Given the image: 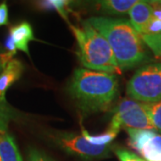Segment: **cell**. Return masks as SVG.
<instances>
[{"label":"cell","mask_w":161,"mask_h":161,"mask_svg":"<svg viewBox=\"0 0 161 161\" xmlns=\"http://www.w3.org/2000/svg\"><path fill=\"white\" fill-rule=\"evenodd\" d=\"M158 3H159V4H161V1H158Z\"/></svg>","instance_id":"23"},{"label":"cell","mask_w":161,"mask_h":161,"mask_svg":"<svg viewBox=\"0 0 161 161\" xmlns=\"http://www.w3.org/2000/svg\"><path fill=\"white\" fill-rule=\"evenodd\" d=\"M3 68V66H2V64H1V61H0V70Z\"/></svg>","instance_id":"22"},{"label":"cell","mask_w":161,"mask_h":161,"mask_svg":"<svg viewBox=\"0 0 161 161\" xmlns=\"http://www.w3.org/2000/svg\"><path fill=\"white\" fill-rule=\"evenodd\" d=\"M8 24V7L6 3L0 4V27Z\"/></svg>","instance_id":"20"},{"label":"cell","mask_w":161,"mask_h":161,"mask_svg":"<svg viewBox=\"0 0 161 161\" xmlns=\"http://www.w3.org/2000/svg\"><path fill=\"white\" fill-rule=\"evenodd\" d=\"M40 6L45 10L53 9L57 11L62 17L68 23L67 20V13L69 12L68 6L70 5L69 1L65 0H49V1H42L40 2Z\"/></svg>","instance_id":"15"},{"label":"cell","mask_w":161,"mask_h":161,"mask_svg":"<svg viewBox=\"0 0 161 161\" xmlns=\"http://www.w3.org/2000/svg\"><path fill=\"white\" fill-rule=\"evenodd\" d=\"M19 114L6 101L0 100V121L9 124L10 121L17 120Z\"/></svg>","instance_id":"17"},{"label":"cell","mask_w":161,"mask_h":161,"mask_svg":"<svg viewBox=\"0 0 161 161\" xmlns=\"http://www.w3.org/2000/svg\"><path fill=\"white\" fill-rule=\"evenodd\" d=\"M120 128L121 125L118 124V122H116L115 119L112 118L108 129L103 133L99 135H91L87 131L82 130L81 135L86 139L90 143L97 145V146H105V145H109L110 142L116 137Z\"/></svg>","instance_id":"14"},{"label":"cell","mask_w":161,"mask_h":161,"mask_svg":"<svg viewBox=\"0 0 161 161\" xmlns=\"http://www.w3.org/2000/svg\"><path fill=\"white\" fill-rule=\"evenodd\" d=\"M87 22L108 41L121 70L137 66L147 59L143 41L130 21L96 16Z\"/></svg>","instance_id":"2"},{"label":"cell","mask_w":161,"mask_h":161,"mask_svg":"<svg viewBox=\"0 0 161 161\" xmlns=\"http://www.w3.org/2000/svg\"><path fill=\"white\" fill-rule=\"evenodd\" d=\"M7 129H8V124L6 122L0 121V132L5 133L7 132Z\"/></svg>","instance_id":"21"},{"label":"cell","mask_w":161,"mask_h":161,"mask_svg":"<svg viewBox=\"0 0 161 161\" xmlns=\"http://www.w3.org/2000/svg\"><path fill=\"white\" fill-rule=\"evenodd\" d=\"M130 137V145L146 161H161V134L154 130L125 128Z\"/></svg>","instance_id":"7"},{"label":"cell","mask_w":161,"mask_h":161,"mask_svg":"<svg viewBox=\"0 0 161 161\" xmlns=\"http://www.w3.org/2000/svg\"><path fill=\"white\" fill-rule=\"evenodd\" d=\"M70 96L84 114L107 110L118 93V80L114 75L80 68L70 82Z\"/></svg>","instance_id":"1"},{"label":"cell","mask_w":161,"mask_h":161,"mask_svg":"<svg viewBox=\"0 0 161 161\" xmlns=\"http://www.w3.org/2000/svg\"><path fill=\"white\" fill-rule=\"evenodd\" d=\"M75 35L79 51L78 57L85 69L108 74H121L108 41L87 21L81 27L69 25Z\"/></svg>","instance_id":"3"},{"label":"cell","mask_w":161,"mask_h":161,"mask_svg":"<svg viewBox=\"0 0 161 161\" xmlns=\"http://www.w3.org/2000/svg\"><path fill=\"white\" fill-rule=\"evenodd\" d=\"M146 108L155 130L161 132V101L158 103L146 104Z\"/></svg>","instance_id":"16"},{"label":"cell","mask_w":161,"mask_h":161,"mask_svg":"<svg viewBox=\"0 0 161 161\" xmlns=\"http://www.w3.org/2000/svg\"><path fill=\"white\" fill-rule=\"evenodd\" d=\"M52 140L64 152L85 160L100 159L109 157L111 146H97L90 143L81 134L74 132L55 133Z\"/></svg>","instance_id":"5"},{"label":"cell","mask_w":161,"mask_h":161,"mask_svg":"<svg viewBox=\"0 0 161 161\" xmlns=\"http://www.w3.org/2000/svg\"><path fill=\"white\" fill-rule=\"evenodd\" d=\"M153 11V6L148 1H138L130 10V23L139 35L152 20Z\"/></svg>","instance_id":"8"},{"label":"cell","mask_w":161,"mask_h":161,"mask_svg":"<svg viewBox=\"0 0 161 161\" xmlns=\"http://www.w3.org/2000/svg\"><path fill=\"white\" fill-rule=\"evenodd\" d=\"M23 71V64L16 59H12L5 66L0 74V100L6 101V91L21 77Z\"/></svg>","instance_id":"10"},{"label":"cell","mask_w":161,"mask_h":161,"mask_svg":"<svg viewBox=\"0 0 161 161\" xmlns=\"http://www.w3.org/2000/svg\"><path fill=\"white\" fill-rule=\"evenodd\" d=\"M130 98L145 104L161 101V63L149 64L136 71L126 87Z\"/></svg>","instance_id":"4"},{"label":"cell","mask_w":161,"mask_h":161,"mask_svg":"<svg viewBox=\"0 0 161 161\" xmlns=\"http://www.w3.org/2000/svg\"><path fill=\"white\" fill-rule=\"evenodd\" d=\"M28 159L29 161H56L49 156L47 155L46 153L37 149H31L29 150Z\"/></svg>","instance_id":"19"},{"label":"cell","mask_w":161,"mask_h":161,"mask_svg":"<svg viewBox=\"0 0 161 161\" xmlns=\"http://www.w3.org/2000/svg\"><path fill=\"white\" fill-rule=\"evenodd\" d=\"M113 119L117 121L121 127L136 130H155L146 104L132 98H124L118 104Z\"/></svg>","instance_id":"6"},{"label":"cell","mask_w":161,"mask_h":161,"mask_svg":"<svg viewBox=\"0 0 161 161\" xmlns=\"http://www.w3.org/2000/svg\"><path fill=\"white\" fill-rule=\"evenodd\" d=\"M9 36L16 49L22 50L30 56L29 43L35 40L33 31L29 23H21L10 28Z\"/></svg>","instance_id":"11"},{"label":"cell","mask_w":161,"mask_h":161,"mask_svg":"<svg viewBox=\"0 0 161 161\" xmlns=\"http://www.w3.org/2000/svg\"><path fill=\"white\" fill-rule=\"evenodd\" d=\"M140 37L156 58H161V20L153 15L152 20L140 34Z\"/></svg>","instance_id":"9"},{"label":"cell","mask_w":161,"mask_h":161,"mask_svg":"<svg viewBox=\"0 0 161 161\" xmlns=\"http://www.w3.org/2000/svg\"><path fill=\"white\" fill-rule=\"evenodd\" d=\"M138 0H103L98 2V10L108 14H124L129 13Z\"/></svg>","instance_id":"13"},{"label":"cell","mask_w":161,"mask_h":161,"mask_svg":"<svg viewBox=\"0 0 161 161\" xmlns=\"http://www.w3.org/2000/svg\"><path fill=\"white\" fill-rule=\"evenodd\" d=\"M114 151L120 161H146L130 150L116 148V149H114Z\"/></svg>","instance_id":"18"},{"label":"cell","mask_w":161,"mask_h":161,"mask_svg":"<svg viewBox=\"0 0 161 161\" xmlns=\"http://www.w3.org/2000/svg\"><path fill=\"white\" fill-rule=\"evenodd\" d=\"M0 161H23L14 140L7 132L0 133Z\"/></svg>","instance_id":"12"}]
</instances>
